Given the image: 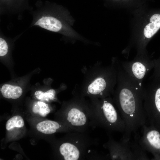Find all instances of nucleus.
Returning <instances> with one entry per match:
<instances>
[{"mask_svg":"<svg viewBox=\"0 0 160 160\" xmlns=\"http://www.w3.org/2000/svg\"><path fill=\"white\" fill-rule=\"evenodd\" d=\"M56 92L54 89H50L45 92L40 90L36 91L34 93L35 97L41 101L49 102L54 100Z\"/></svg>","mask_w":160,"mask_h":160,"instance_id":"16","label":"nucleus"},{"mask_svg":"<svg viewBox=\"0 0 160 160\" xmlns=\"http://www.w3.org/2000/svg\"><path fill=\"white\" fill-rule=\"evenodd\" d=\"M108 135V140L103 144V146L109 151V153L107 155L109 159L135 160L130 140L126 141L121 139L117 141L113 139L110 134Z\"/></svg>","mask_w":160,"mask_h":160,"instance_id":"8","label":"nucleus"},{"mask_svg":"<svg viewBox=\"0 0 160 160\" xmlns=\"http://www.w3.org/2000/svg\"><path fill=\"white\" fill-rule=\"evenodd\" d=\"M36 128L39 131L48 135L54 134L59 131L68 132L75 131L63 123L49 120L39 122L37 124Z\"/></svg>","mask_w":160,"mask_h":160,"instance_id":"10","label":"nucleus"},{"mask_svg":"<svg viewBox=\"0 0 160 160\" xmlns=\"http://www.w3.org/2000/svg\"><path fill=\"white\" fill-rule=\"evenodd\" d=\"M59 144L58 152L65 160H85L90 147L98 145V140L92 138L87 132H69Z\"/></svg>","mask_w":160,"mask_h":160,"instance_id":"3","label":"nucleus"},{"mask_svg":"<svg viewBox=\"0 0 160 160\" xmlns=\"http://www.w3.org/2000/svg\"><path fill=\"white\" fill-rule=\"evenodd\" d=\"M32 111L42 117H45L51 112L48 105L44 102L39 101L35 102L32 107Z\"/></svg>","mask_w":160,"mask_h":160,"instance_id":"15","label":"nucleus"},{"mask_svg":"<svg viewBox=\"0 0 160 160\" xmlns=\"http://www.w3.org/2000/svg\"><path fill=\"white\" fill-rule=\"evenodd\" d=\"M120 64L129 76L141 88L143 87V81L145 76L154 66V60L147 57L137 58Z\"/></svg>","mask_w":160,"mask_h":160,"instance_id":"7","label":"nucleus"},{"mask_svg":"<svg viewBox=\"0 0 160 160\" xmlns=\"http://www.w3.org/2000/svg\"><path fill=\"white\" fill-rule=\"evenodd\" d=\"M135 140L130 142L132 150L135 160L148 159L146 151L140 145L138 142L139 137L137 134H136Z\"/></svg>","mask_w":160,"mask_h":160,"instance_id":"14","label":"nucleus"},{"mask_svg":"<svg viewBox=\"0 0 160 160\" xmlns=\"http://www.w3.org/2000/svg\"><path fill=\"white\" fill-rule=\"evenodd\" d=\"M88 103L87 114L90 126L103 128L108 132L124 133L125 125L111 97L100 99L91 98Z\"/></svg>","mask_w":160,"mask_h":160,"instance_id":"2","label":"nucleus"},{"mask_svg":"<svg viewBox=\"0 0 160 160\" xmlns=\"http://www.w3.org/2000/svg\"><path fill=\"white\" fill-rule=\"evenodd\" d=\"M62 113L63 123L74 131L87 132L90 126L87 114L88 103L83 97L73 99Z\"/></svg>","mask_w":160,"mask_h":160,"instance_id":"5","label":"nucleus"},{"mask_svg":"<svg viewBox=\"0 0 160 160\" xmlns=\"http://www.w3.org/2000/svg\"><path fill=\"white\" fill-rule=\"evenodd\" d=\"M150 20V23L146 25L144 30V36L148 38H151L160 29V14H153Z\"/></svg>","mask_w":160,"mask_h":160,"instance_id":"12","label":"nucleus"},{"mask_svg":"<svg viewBox=\"0 0 160 160\" xmlns=\"http://www.w3.org/2000/svg\"><path fill=\"white\" fill-rule=\"evenodd\" d=\"M1 92L4 97L13 99L19 98L23 93L22 89L20 87L7 84L2 86Z\"/></svg>","mask_w":160,"mask_h":160,"instance_id":"13","label":"nucleus"},{"mask_svg":"<svg viewBox=\"0 0 160 160\" xmlns=\"http://www.w3.org/2000/svg\"><path fill=\"white\" fill-rule=\"evenodd\" d=\"M35 25L55 32L59 31L62 27L60 21L54 17L49 16L42 17L36 22Z\"/></svg>","mask_w":160,"mask_h":160,"instance_id":"11","label":"nucleus"},{"mask_svg":"<svg viewBox=\"0 0 160 160\" xmlns=\"http://www.w3.org/2000/svg\"><path fill=\"white\" fill-rule=\"evenodd\" d=\"M154 72L150 78H160V58L154 60Z\"/></svg>","mask_w":160,"mask_h":160,"instance_id":"19","label":"nucleus"},{"mask_svg":"<svg viewBox=\"0 0 160 160\" xmlns=\"http://www.w3.org/2000/svg\"><path fill=\"white\" fill-rule=\"evenodd\" d=\"M150 79L143 90L144 108L147 121L150 122L156 112L160 113V78Z\"/></svg>","mask_w":160,"mask_h":160,"instance_id":"6","label":"nucleus"},{"mask_svg":"<svg viewBox=\"0 0 160 160\" xmlns=\"http://www.w3.org/2000/svg\"><path fill=\"white\" fill-rule=\"evenodd\" d=\"M8 51V46L6 41L1 38H0V56L6 55Z\"/></svg>","mask_w":160,"mask_h":160,"instance_id":"18","label":"nucleus"},{"mask_svg":"<svg viewBox=\"0 0 160 160\" xmlns=\"http://www.w3.org/2000/svg\"><path fill=\"white\" fill-rule=\"evenodd\" d=\"M24 125V122L20 116L17 115L13 116L7 122L6 124V129L9 131L15 127L20 128Z\"/></svg>","mask_w":160,"mask_h":160,"instance_id":"17","label":"nucleus"},{"mask_svg":"<svg viewBox=\"0 0 160 160\" xmlns=\"http://www.w3.org/2000/svg\"><path fill=\"white\" fill-rule=\"evenodd\" d=\"M117 71L116 88L112 98L125 125L121 139L130 140L132 132L147 122L143 106V87L137 85L123 69L120 63H115Z\"/></svg>","mask_w":160,"mask_h":160,"instance_id":"1","label":"nucleus"},{"mask_svg":"<svg viewBox=\"0 0 160 160\" xmlns=\"http://www.w3.org/2000/svg\"><path fill=\"white\" fill-rule=\"evenodd\" d=\"M117 82V71L114 63L102 68L100 74L90 82L80 97L88 96L91 98L102 99L113 95Z\"/></svg>","mask_w":160,"mask_h":160,"instance_id":"4","label":"nucleus"},{"mask_svg":"<svg viewBox=\"0 0 160 160\" xmlns=\"http://www.w3.org/2000/svg\"><path fill=\"white\" fill-rule=\"evenodd\" d=\"M142 136L139 137L138 142L146 152L154 153L155 151H160V134L157 130L148 127L146 124L142 127Z\"/></svg>","mask_w":160,"mask_h":160,"instance_id":"9","label":"nucleus"}]
</instances>
